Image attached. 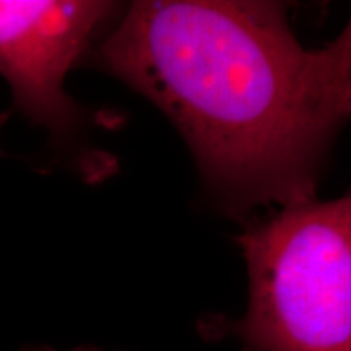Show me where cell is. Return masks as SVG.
Segmentation results:
<instances>
[{
	"label": "cell",
	"instance_id": "cell-1",
	"mask_svg": "<svg viewBox=\"0 0 351 351\" xmlns=\"http://www.w3.org/2000/svg\"><path fill=\"white\" fill-rule=\"evenodd\" d=\"M82 67L150 101L174 125L207 204L245 223L317 199L326 155L351 117V13L306 47L265 0H137Z\"/></svg>",
	"mask_w": 351,
	"mask_h": 351
},
{
	"label": "cell",
	"instance_id": "cell-2",
	"mask_svg": "<svg viewBox=\"0 0 351 351\" xmlns=\"http://www.w3.org/2000/svg\"><path fill=\"white\" fill-rule=\"evenodd\" d=\"M238 244L247 306L234 319H200L205 340L232 339L241 351H351V191L251 217Z\"/></svg>",
	"mask_w": 351,
	"mask_h": 351
},
{
	"label": "cell",
	"instance_id": "cell-3",
	"mask_svg": "<svg viewBox=\"0 0 351 351\" xmlns=\"http://www.w3.org/2000/svg\"><path fill=\"white\" fill-rule=\"evenodd\" d=\"M125 5L93 0H0V77L13 111L47 137L49 163L85 184L116 174L117 158L96 143V130H114L117 112L88 108L65 90L70 70L82 67L96 41Z\"/></svg>",
	"mask_w": 351,
	"mask_h": 351
},
{
	"label": "cell",
	"instance_id": "cell-4",
	"mask_svg": "<svg viewBox=\"0 0 351 351\" xmlns=\"http://www.w3.org/2000/svg\"><path fill=\"white\" fill-rule=\"evenodd\" d=\"M20 351H109L95 345H80L72 346V348H57V346L51 345H26Z\"/></svg>",
	"mask_w": 351,
	"mask_h": 351
},
{
	"label": "cell",
	"instance_id": "cell-5",
	"mask_svg": "<svg viewBox=\"0 0 351 351\" xmlns=\"http://www.w3.org/2000/svg\"><path fill=\"white\" fill-rule=\"evenodd\" d=\"M7 119H8V112H3V114H0V129H2V125L5 124ZM0 156H3L2 147H0Z\"/></svg>",
	"mask_w": 351,
	"mask_h": 351
},
{
	"label": "cell",
	"instance_id": "cell-6",
	"mask_svg": "<svg viewBox=\"0 0 351 351\" xmlns=\"http://www.w3.org/2000/svg\"><path fill=\"white\" fill-rule=\"evenodd\" d=\"M350 191H351V189H350Z\"/></svg>",
	"mask_w": 351,
	"mask_h": 351
}]
</instances>
